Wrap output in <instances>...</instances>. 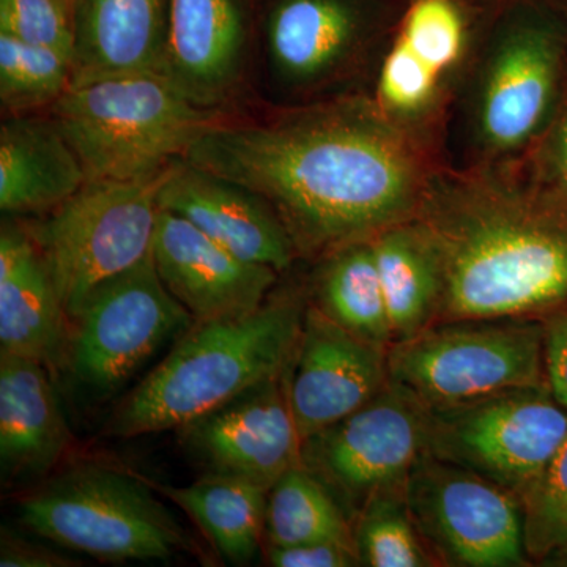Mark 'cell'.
I'll list each match as a JSON object with an SVG mask.
<instances>
[{
    "instance_id": "cell-1",
    "label": "cell",
    "mask_w": 567,
    "mask_h": 567,
    "mask_svg": "<svg viewBox=\"0 0 567 567\" xmlns=\"http://www.w3.org/2000/svg\"><path fill=\"white\" fill-rule=\"evenodd\" d=\"M185 158L262 197L308 256L412 221L427 194L412 144L386 112L364 103L218 125Z\"/></svg>"
},
{
    "instance_id": "cell-2",
    "label": "cell",
    "mask_w": 567,
    "mask_h": 567,
    "mask_svg": "<svg viewBox=\"0 0 567 567\" xmlns=\"http://www.w3.org/2000/svg\"><path fill=\"white\" fill-rule=\"evenodd\" d=\"M415 219L442 275L435 323L537 319L566 303L567 229L516 189L473 182L427 189Z\"/></svg>"
},
{
    "instance_id": "cell-3",
    "label": "cell",
    "mask_w": 567,
    "mask_h": 567,
    "mask_svg": "<svg viewBox=\"0 0 567 567\" xmlns=\"http://www.w3.org/2000/svg\"><path fill=\"white\" fill-rule=\"evenodd\" d=\"M308 301L279 290L249 315L196 322L115 410L121 439L177 431L249 388L282 375L292 361Z\"/></svg>"
},
{
    "instance_id": "cell-4",
    "label": "cell",
    "mask_w": 567,
    "mask_h": 567,
    "mask_svg": "<svg viewBox=\"0 0 567 567\" xmlns=\"http://www.w3.org/2000/svg\"><path fill=\"white\" fill-rule=\"evenodd\" d=\"M54 121L80 156L87 182L159 173L221 125L218 112L197 106L162 73L71 84L54 103Z\"/></svg>"
},
{
    "instance_id": "cell-5",
    "label": "cell",
    "mask_w": 567,
    "mask_h": 567,
    "mask_svg": "<svg viewBox=\"0 0 567 567\" xmlns=\"http://www.w3.org/2000/svg\"><path fill=\"white\" fill-rule=\"evenodd\" d=\"M18 514L43 539L106 563L197 551L144 477L111 466L80 465L52 476L22 496Z\"/></svg>"
},
{
    "instance_id": "cell-6",
    "label": "cell",
    "mask_w": 567,
    "mask_h": 567,
    "mask_svg": "<svg viewBox=\"0 0 567 567\" xmlns=\"http://www.w3.org/2000/svg\"><path fill=\"white\" fill-rule=\"evenodd\" d=\"M388 379L429 412L547 385L540 319L435 323L388 350Z\"/></svg>"
},
{
    "instance_id": "cell-7",
    "label": "cell",
    "mask_w": 567,
    "mask_h": 567,
    "mask_svg": "<svg viewBox=\"0 0 567 567\" xmlns=\"http://www.w3.org/2000/svg\"><path fill=\"white\" fill-rule=\"evenodd\" d=\"M169 166L133 181H95L28 227L63 311L73 320L89 295L152 252L159 189Z\"/></svg>"
},
{
    "instance_id": "cell-8",
    "label": "cell",
    "mask_w": 567,
    "mask_h": 567,
    "mask_svg": "<svg viewBox=\"0 0 567 567\" xmlns=\"http://www.w3.org/2000/svg\"><path fill=\"white\" fill-rule=\"evenodd\" d=\"M194 323L164 286L151 252L89 295L70 320L62 368L89 393L110 395Z\"/></svg>"
},
{
    "instance_id": "cell-9",
    "label": "cell",
    "mask_w": 567,
    "mask_h": 567,
    "mask_svg": "<svg viewBox=\"0 0 567 567\" xmlns=\"http://www.w3.org/2000/svg\"><path fill=\"white\" fill-rule=\"evenodd\" d=\"M567 436V410L546 386L429 412L427 453L524 499Z\"/></svg>"
},
{
    "instance_id": "cell-10",
    "label": "cell",
    "mask_w": 567,
    "mask_h": 567,
    "mask_svg": "<svg viewBox=\"0 0 567 567\" xmlns=\"http://www.w3.org/2000/svg\"><path fill=\"white\" fill-rule=\"evenodd\" d=\"M405 495L436 565H527L524 505L494 481L425 453L406 477Z\"/></svg>"
},
{
    "instance_id": "cell-11",
    "label": "cell",
    "mask_w": 567,
    "mask_h": 567,
    "mask_svg": "<svg viewBox=\"0 0 567 567\" xmlns=\"http://www.w3.org/2000/svg\"><path fill=\"white\" fill-rule=\"evenodd\" d=\"M429 410L388 383L368 404L308 436L301 458L350 520L374 496L405 487L427 453Z\"/></svg>"
},
{
    "instance_id": "cell-12",
    "label": "cell",
    "mask_w": 567,
    "mask_h": 567,
    "mask_svg": "<svg viewBox=\"0 0 567 567\" xmlns=\"http://www.w3.org/2000/svg\"><path fill=\"white\" fill-rule=\"evenodd\" d=\"M559 37L529 10L507 13L477 78L475 130L487 152L524 147L546 122L559 66Z\"/></svg>"
},
{
    "instance_id": "cell-13",
    "label": "cell",
    "mask_w": 567,
    "mask_h": 567,
    "mask_svg": "<svg viewBox=\"0 0 567 567\" xmlns=\"http://www.w3.org/2000/svg\"><path fill=\"white\" fill-rule=\"evenodd\" d=\"M177 434L205 472L241 477L268 491L303 464V439L290 409L287 371L196 417Z\"/></svg>"
},
{
    "instance_id": "cell-14",
    "label": "cell",
    "mask_w": 567,
    "mask_h": 567,
    "mask_svg": "<svg viewBox=\"0 0 567 567\" xmlns=\"http://www.w3.org/2000/svg\"><path fill=\"white\" fill-rule=\"evenodd\" d=\"M388 383V350L349 333L309 301L287 369L290 409L303 442L357 412Z\"/></svg>"
},
{
    "instance_id": "cell-15",
    "label": "cell",
    "mask_w": 567,
    "mask_h": 567,
    "mask_svg": "<svg viewBox=\"0 0 567 567\" xmlns=\"http://www.w3.org/2000/svg\"><path fill=\"white\" fill-rule=\"evenodd\" d=\"M152 254L164 286L196 322L249 315L265 303L278 281L274 268L240 259L164 208Z\"/></svg>"
},
{
    "instance_id": "cell-16",
    "label": "cell",
    "mask_w": 567,
    "mask_h": 567,
    "mask_svg": "<svg viewBox=\"0 0 567 567\" xmlns=\"http://www.w3.org/2000/svg\"><path fill=\"white\" fill-rule=\"evenodd\" d=\"M158 203L240 259L278 274L297 254L281 219L262 197L186 159L171 163Z\"/></svg>"
},
{
    "instance_id": "cell-17",
    "label": "cell",
    "mask_w": 567,
    "mask_h": 567,
    "mask_svg": "<svg viewBox=\"0 0 567 567\" xmlns=\"http://www.w3.org/2000/svg\"><path fill=\"white\" fill-rule=\"evenodd\" d=\"M375 25L371 0H279L268 20V54L281 80L319 84L363 50Z\"/></svg>"
},
{
    "instance_id": "cell-18",
    "label": "cell",
    "mask_w": 567,
    "mask_h": 567,
    "mask_svg": "<svg viewBox=\"0 0 567 567\" xmlns=\"http://www.w3.org/2000/svg\"><path fill=\"white\" fill-rule=\"evenodd\" d=\"M246 35L240 0H169L162 74L197 106H215L238 80Z\"/></svg>"
},
{
    "instance_id": "cell-19",
    "label": "cell",
    "mask_w": 567,
    "mask_h": 567,
    "mask_svg": "<svg viewBox=\"0 0 567 567\" xmlns=\"http://www.w3.org/2000/svg\"><path fill=\"white\" fill-rule=\"evenodd\" d=\"M69 317L39 246L20 226L0 233V353L62 368Z\"/></svg>"
},
{
    "instance_id": "cell-20",
    "label": "cell",
    "mask_w": 567,
    "mask_h": 567,
    "mask_svg": "<svg viewBox=\"0 0 567 567\" xmlns=\"http://www.w3.org/2000/svg\"><path fill=\"white\" fill-rule=\"evenodd\" d=\"M47 365L0 353V464L10 480L50 473L65 457L71 432Z\"/></svg>"
},
{
    "instance_id": "cell-21",
    "label": "cell",
    "mask_w": 567,
    "mask_h": 567,
    "mask_svg": "<svg viewBox=\"0 0 567 567\" xmlns=\"http://www.w3.org/2000/svg\"><path fill=\"white\" fill-rule=\"evenodd\" d=\"M73 25L71 84L162 73L167 40L164 0H82Z\"/></svg>"
},
{
    "instance_id": "cell-22",
    "label": "cell",
    "mask_w": 567,
    "mask_h": 567,
    "mask_svg": "<svg viewBox=\"0 0 567 567\" xmlns=\"http://www.w3.org/2000/svg\"><path fill=\"white\" fill-rule=\"evenodd\" d=\"M87 183L84 166L55 121L14 117L0 128V208L50 213Z\"/></svg>"
},
{
    "instance_id": "cell-23",
    "label": "cell",
    "mask_w": 567,
    "mask_h": 567,
    "mask_svg": "<svg viewBox=\"0 0 567 567\" xmlns=\"http://www.w3.org/2000/svg\"><path fill=\"white\" fill-rule=\"evenodd\" d=\"M371 241L393 344L415 338L435 323L442 298V275L431 241L416 219L388 227Z\"/></svg>"
},
{
    "instance_id": "cell-24",
    "label": "cell",
    "mask_w": 567,
    "mask_h": 567,
    "mask_svg": "<svg viewBox=\"0 0 567 567\" xmlns=\"http://www.w3.org/2000/svg\"><path fill=\"white\" fill-rule=\"evenodd\" d=\"M144 480L181 506L227 563L248 565L256 558L265 536L268 488L241 477L212 473L186 487Z\"/></svg>"
},
{
    "instance_id": "cell-25",
    "label": "cell",
    "mask_w": 567,
    "mask_h": 567,
    "mask_svg": "<svg viewBox=\"0 0 567 567\" xmlns=\"http://www.w3.org/2000/svg\"><path fill=\"white\" fill-rule=\"evenodd\" d=\"M315 303L328 319L369 344L393 346L385 295L371 240L357 241L328 256L315 289Z\"/></svg>"
},
{
    "instance_id": "cell-26",
    "label": "cell",
    "mask_w": 567,
    "mask_h": 567,
    "mask_svg": "<svg viewBox=\"0 0 567 567\" xmlns=\"http://www.w3.org/2000/svg\"><path fill=\"white\" fill-rule=\"evenodd\" d=\"M265 536L268 546L274 547L319 540L354 546L352 520L322 481L303 464L293 466L268 491Z\"/></svg>"
},
{
    "instance_id": "cell-27",
    "label": "cell",
    "mask_w": 567,
    "mask_h": 567,
    "mask_svg": "<svg viewBox=\"0 0 567 567\" xmlns=\"http://www.w3.org/2000/svg\"><path fill=\"white\" fill-rule=\"evenodd\" d=\"M354 546L363 566H435L417 532L405 487L374 496L353 520Z\"/></svg>"
},
{
    "instance_id": "cell-28",
    "label": "cell",
    "mask_w": 567,
    "mask_h": 567,
    "mask_svg": "<svg viewBox=\"0 0 567 567\" xmlns=\"http://www.w3.org/2000/svg\"><path fill=\"white\" fill-rule=\"evenodd\" d=\"M73 65L66 55L0 32V99L21 111L55 103L69 91Z\"/></svg>"
},
{
    "instance_id": "cell-29",
    "label": "cell",
    "mask_w": 567,
    "mask_h": 567,
    "mask_svg": "<svg viewBox=\"0 0 567 567\" xmlns=\"http://www.w3.org/2000/svg\"><path fill=\"white\" fill-rule=\"evenodd\" d=\"M522 505L528 557L544 559L567 547V436Z\"/></svg>"
},
{
    "instance_id": "cell-30",
    "label": "cell",
    "mask_w": 567,
    "mask_h": 567,
    "mask_svg": "<svg viewBox=\"0 0 567 567\" xmlns=\"http://www.w3.org/2000/svg\"><path fill=\"white\" fill-rule=\"evenodd\" d=\"M399 39L443 74L464 50V18L453 0H416L406 11Z\"/></svg>"
},
{
    "instance_id": "cell-31",
    "label": "cell",
    "mask_w": 567,
    "mask_h": 567,
    "mask_svg": "<svg viewBox=\"0 0 567 567\" xmlns=\"http://www.w3.org/2000/svg\"><path fill=\"white\" fill-rule=\"evenodd\" d=\"M0 32L59 51L73 65L74 25L62 0H0Z\"/></svg>"
},
{
    "instance_id": "cell-32",
    "label": "cell",
    "mask_w": 567,
    "mask_h": 567,
    "mask_svg": "<svg viewBox=\"0 0 567 567\" xmlns=\"http://www.w3.org/2000/svg\"><path fill=\"white\" fill-rule=\"evenodd\" d=\"M442 74L398 39L388 52L379 78L380 110L391 114H413L431 102Z\"/></svg>"
},
{
    "instance_id": "cell-33",
    "label": "cell",
    "mask_w": 567,
    "mask_h": 567,
    "mask_svg": "<svg viewBox=\"0 0 567 567\" xmlns=\"http://www.w3.org/2000/svg\"><path fill=\"white\" fill-rule=\"evenodd\" d=\"M268 561L275 567H352L360 566L357 547L336 540L268 546Z\"/></svg>"
},
{
    "instance_id": "cell-34",
    "label": "cell",
    "mask_w": 567,
    "mask_h": 567,
    "mask_svg": "<svg viewBox=\"0 0 567 567\" xmlns=\"http://www.w3.org/2000/svg\"><path fill=\"white\" fill-rule=\"evenodd\" d=\"M544 363L548 390L567 410V312L544 322Z\"/></svg>"
},
{
    "instance_id": "cell-35",
    "label": "cell",
    "mask_w": 567,
    "mask_h": 567,
    "mask_svg": "<svg viewBox=\"0 0 567 567\" xmlns=\"http://www.w3.org/2000/svg\"><path fill=\"white\" fill-rule=\"evenodd\" d=\"M76 559L59 550L14 535L2 528L0 537V566L2 567H70L78 566Z\"/></svg>"
},
{
    "instance_id": "cell-36",
    "label": "cell",
    "mask_w": 567,
    "mask_h": 567,
    "mask_svg": "<svg viewBox=\"0 0 567 567\" xmlns=\"http://www.w3.org/2000/svg\"><path fill=\"white\" fill-rule=\"evenodd\" d=\"M557 159L559 169H561V173L567 178V115L561 125H559L557 133Z\"/></svg>"
},
{
    "instance_id": "cell-37",
    "label": "cell",
    "mask_w": 567,
    "mask_h": 567,
    "mask_svg": "<svg viewBox=\"0 0 567 567\" xmlns=\"http://www.w3.org/2000/svg\"><path fill=\"white\" fill-rule=\"evenodd\" d=\"M558 551H567V547L561 548V550ZM555 554H557V551H555ZM558 561H561V565H567V555H565V557H563V555H559Z\"/></svg>"
}]
</instances>
